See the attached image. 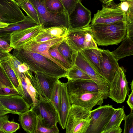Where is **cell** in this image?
<instances>
[{"mask_svg": "<svg viewBox=\"0 0 133 133\" xmlns=\"http://www.w3.org/2000/svg\"><path fill=\"white\" fill-rule=\"evenodd\" d=\"M75 65L84 72L96 83L99 91L104 94L106 98L108 97L110 83L97 71L80 52L77 53Z\"/></svg>", "mask_w": 133, "mask_h": 133, "instance_id": "10", "label": "cell"}, {"mask_svg": "<svg viewBox=\"0 0 133 133\" xmlns=\"http://www.w3.org/2000/svg\"><path fill=\"white\" fill-rule=\"evenodd\" d=\"M66 77L68 79H91L86 73L75 65L67 70Z\"/></svg>", "mask_w": 133, "mask_h": 133, "instance_id": "31", "label": "cell"}, {"mask_svg": "<svg viewBox=\"0 0 133 133\" xmlns=\"http://www.w3.org/2000/svg\"><path fill=\"white\" fill-rule=\"evenodd\" d=\"M0 49L3 52H9L13 48L7 42L0 38Z\"/></svg>", "mask_w": 133, "mask_h": 133, "instance_id": "45", "label": "cell"}, {"mask_svg": "<svg viewBox=\"0 0 133 133\" xmlns=\"http://www.w3.org/2000/svg\"><path fill=\"white\" fill-rule=\"evenodd\" d=\"M25 80L27 86L28 92L33 102V105L36 104L39 98V95L32 85L29 78L24 74Z\"/></svg>", "mask_w": 133, "mask_h": 133, "instance_id": "40", "label": "cell"}, {"mask_svg": "<svg viewBox=\"0 0 133 133\" xmlns=\"http://www.w3.org/2000/svg\"><path fill=\"white\" fill-rule=\"evenodd\" d=\"M125 115L123 107L115 108L109 120L104 127L103 131L113 127L120 126Z\"/></svg>", "mask_w": 133, "mask_h": 133, "instance_id": "27", "label": "cell"}, {"mask_svg": "<svg viewBox=\"0 0 133 133\" xmlns=\"http://www.w3.org/2000/svg\"><path fill=\"white\" fill-rule=\"evenodd\" d=\"M30 109L44 125L50 128L57 126L59 122L58 115L51 101L39 98L37 103L32 105Z\"/></svg>", "mask_w": 133, "mask_h": 133, "instance_id": "7", "label": "cell"}, {"mask_svg": "<svg viewBox=\"0 0 133 133\" xmlns=\"http://www.w3.org/2000/svg\"><path fill=\"white\" fill-rule=\"evenodd\" d=\"M70 95L72 104L82 107L90 111L96 105L101 106L106 98L100 91L90 92Z\"/></svg>", "mask_w": 133, "mask_h": 133, "instance_id": "13", "label": "cell"}, {"mask_svg": "<svg viewBox=\"0 0 133 133\" xmlns=\"http://www.w3.org/2000/svg\"><path fill=\"white\" fill-rule=\"evenodd\" d=\"M119 4L125 13L126 21H133V0L122 1Z\"/></svg>", "mask_w": 133, "mask_h": 133, "instance_id": "33", "label": "cell"}, {"mask_svg": "<svg viewBox=\"0 0 133 133\" xmlns=\"http://www.w3.org/2000/svg\"><path fill=\"white\" fill-rule=\"evenodd\" d=\"M65 37H57L46 42L38 43L31 40L25 43L20 47L44 56L55 63L62 68L67 71L59 62L53 58L49 52V50L50 47L54 44L62 41Z\"/></svg>", "mask_w": 133, "mask_h": 133, "instance_id": "15", "label": "cell"}, {"mask_svg": "<svg viewBox=\"0 0 133 133\" xmlns=\"http://www.w3.org/2000/svg\"><path fill=\"white\" fill-rule=\"evenodd\" d=\"M102 49L99 48H90L83 50L80 52L101 75L100 65L102 60Z\"/></svg>", "mask_w": 133, "mask_h": 133, "instance_id": "23", "label": "cell"}, {"mask_svg": "<svg viewBox=\"0 0 133 133\" xmlns=\"http://www.w3.org/2000/svg\"><path fill=\"white\" fill-rule=\"evenodd\" d=\"M44 3L46 8L50 12L68 16L60 0H44Z\"/></svg>", "mask_w": 133, "mask_h": 133, "instance_id": "29", "label": "cell"}, {"mask_svg": "<svg viewBox=\"0 0 133 133\" xmlns=\"http://www.w3.org/2000/svg\"><path fill=\"white\" fill-rule=\"evenodd\" d=\"M0 102L11 113L19 115L25 113L30 109L29 105L20 95L0 96Z\"/></svg>", "mask_w": 133, "mask_h": 133, "instance_id": "16", "label": "cell"}, {"mask_svg": "<svg viewBox=\"0 0 133 133\" xmlns=\"http://www.w3.org/2000/svg\"><path fill=\"white\" fill-rule=\"evenodd\" d=\"M119 0V1H131L133 0Z\"/></svg>", "mask_w": 133, "mask_h": 133, "instance_id": "57", "label": "cell"}, {"mask_svg": "<svg viewBox=\"0 0 133 133\" xmlns=\"http://www.w3.org/2000/svg\"><path fill=\"white\" fill-rule=\"evenodd\" d=\"M19 95L18 91L14 88L6 86L0 82V96Z\"/></svg>", "mask_w": 133, "mask_h": 133, "instance_id": "43", "label": "cell"}, {"mask_svg": "<svg viewBox=\"0 0 133 133\" xmlns=\"http://www.w3.org/2000/svg\"><path fill=\"white\" fill-rule=\"evenodd\" d=\"M90 111L84 107L72 104L67 116L66 133H86L90 124Z\"/></svg>", "mask_w": 133, "mask_h": 133, "instance_id": "3", "label": "cell"}, {"mask_svg": "<svg viewBox=\"0 0 133 133\" xmlns=\"http://www.w3.org/2000/svg\"><path fill=\"white\" fill-rule=\"evenodd\" d=\"M61 82L58 79L54 84L52 91L50 99L58 114L61 99Z\"/></svg>", "mask_w": 133, "mask_h": 133, "instance_id": "30", "label": "cell"}, {"mask_svg": "<svg viewBox=\"0 0 133 133\" xmlns=\"http://www.w3.org/2000/svg\"><path fill=\"white\" fill-rule=\"evenodd\" d=\"M133 110H131L130 113L125 115L124 120V133H133Z\"/></svg>", "mask_w": 133, "mask_h": 133, "instance_id": "41", "label": "cell"}, {"mask_svg": "<svg viewBox=\"0 0 133 133\" xmlns=\"http://www.w3.org/2000/svg\"><path fill=\"white\" fill-rule=\"evenodd\" d=\"M103 3V4H105L106 0H98Z\"/></svg>", "mask_w": 133, "mask_h": 133, "instance_id": "54", "label": "cell"}, {"mask_svg": "<svg viewBox=\"0 0 133 133\" xmlns=\"http://www.w3.org/2000/svg\"><path fill=\"white\" fill-rule=\"evenodd\" d=\"M10 53L9 52H3L0 51V59L8 57L10 55Z\"/></svg>", "mask_w": 133, "mask_h": 133, "instance_id": "52", "label": "cell"}, {"mask_svg": "<svg viewBox=\"0 0 133 133\" xmlns=\"http://www.w3.org/2000/svg\"><path fill=\"white\" fill-rule=\"evenodd\" d=\"M10 24L4 23L0 21V29L7 27Z\"/></svg>", "mask_w": 133, "mask_h": 133, "instance_id": "53", "label": "cell"}, {"mask_svg": "<svg viewBox=\"0 0 133 133\" xmlns=\"http://www.w3.org/2000/svg\"><path fill=\"white\" fill-rule=\"evenodd\" d=\"M7 57L0 59V66L6 74L14 88L18 91L19 95L22 96L21 84L19 83L14 72L9 64L7 59Z\"/></svg>", "mask_w": 133, "mask_h": 133, "instance_id": "25", "label": "cell"}, {"mask_svg": "<svg viewBox=\"0 0 133 133\" xmlns=\"http://www.w3.org/2000/svg\"><path fill=\"white\" fill-rule=\"evenodd\" d=\"M80 1H81L82 0H79Z\"/></svg>", "mask_w": 133, "mask_h": 133, "instance_id": "59", "label": "cell"}, {"mask_svg": "<svg viewBox=\"0 0 133 133\" xmlns=\"http://www.w3.org/2000/svg\"><path fill=\"white\" fill-rule=\"evenodd\" d=\"M122 130L120 126L113 127L103 131L101 133H121Z\"/></svg>", "mask_w": 133, "mask_h": 133, "instance_id": "48", "label": "cell"}, {"mask_svg": "<svg viewBox=\"0 0 133 133\" xmlns=\"http://www.w3.org/2000/svg\"><path fill=\"white\" fill-rule=\"evenodd\" d=\"M39 25L32 18L25 16L23 20L10 24L7 27L0 29V38L10 44V35L12 32L17 31L35 27Z\"/></svg>", "mask_w": 133, "mask_h": 133, "instance_id": "20", "label": "cell"}, {"mask_svg": "<svg viewBox=\"0 0 133 133\" xmlns=\"http://www.w3.org/2000/svg\"><path fill=\"white\" fill-rule=\"evenodd\" d=\"M102 60L100 65L101 75L110 83L119 68L118 61L108 50L102 49Z\"/></svg>", "mask_w": 133, "mask_h": 133, "instance_id": "17", "label": "cell"}, {"mask_svg": "<svg viewBox=\"0 0 133 133\" xmlns=\"http://www.w3.org/2000/svg\"><path fill=\"white\" fill-rule=\"evenodd\" d=\"M30 69L25 74L39 95V98L50 101L52 91L56 82L59 79L46 75Z\"/></svg>", "mask_w": 133, "mask_h": 133, "instance_id": "8", "label": "cell"}, {"mask_svg": "<svg viewBox=\"0 0 133 133\" xmlns=\"http://www.w3.org/2000/svg\"><path fill=\"white\" fill-rule=\"evenodd\" d=\"M65 9L69 16L74 9L79 0H60Z\"/></svg>", "mask_w": 133, "mask_h": 133, "instance_id": "42", "label": "cell"}, {"mask_svg": "<svg viewBox=\"0 0 133 133\" xmlns=\"http://www.w3.org/2000/svg\"><path fill=\"white\" fill-rule=\"evenodd\" d=\"M65 40L70 47L77 52L90 48L98 49L90 25L79 29H68Z\"/></svg>", "mask_w": 133, "mask_h": 133, "instance_id": "4", "label": "cell"}, {"mask_svg": "<svg viewBox=\"0 0 133 133\" xmlns=\"http://www.w3.org/2000/svg\"><path fill=\"white\" fill-rule=\"evenodd\" d=\"M10 113H11V112L7 109L4 108H0V116Z\"/></svg>", "mask_w": 133, "mask_h": 133, "instance_id": "51", "label": "cell"}, {"mask_svg": "<svg viewBox=\"0 0 133 133\" xmlns=\"http://www.w3.org/2000/svg\"><path fill=\"white\" fill-rule=\"evenodd\" d=\"M66 83L69 95L99 91L96 83L92 79H68Z\"/></svg>", "mask_w": 133, "mask_h": 133, "instance_id": "19", "label": "cell"}, {"mask_svg": "<svg viewBox=\"0 0 133 133\" xmlns=\"http://www.w3.org/2000/svg\"><path fill=\"white\" fill-rule=\"evenodd\" d=\"M0 133H2L0 131Z\"/></svg>", "mask_w": 133, "mask_h": 133, "instance_id": "58", "label": "cell"}, {"mask_svg": "<svg viewBox=\"0 0 133 133\" xmlns=\"http://www.w3.org/2000/svg\"><path fill=\"white\" fill-rule=\"evenodd\" d=\"M36 133H58L59 130L57 126L50 128L44 125L37 117Z\"/></svg>", "mask_w": 133, "mask_h": 133, "instance_id": "37", "label": "cell"}, {"mask_svg": "<svg viewBox=\"0 0 133 133\" xmlns=\"http://www.w3.org/2000/svg\"><path fill=\"white\" fill-rule=\"evenodd\" d=\"M94 38L98 45H117L126 35V21L109 24L90 25Z\"/></svg>", "mask_w": 133, "mask_h": 133, "instance_id": "2", "label": "cell"}, {"mask_svg": "<svg viewBox=\"0 0 133 133\" xmlns=\"http://www.w3.org/2000/svg\"><path fill=\"white\" fill-rule=\"evenodd\" d=\"M126 36L133 39V21H126Z\"/></svg>", "mask_w": 133, "mask_h": 133, "instance_id": "46", "label": "cell"}, {"mask_svg": "<svg viewBox=\"0 0 133 133\" xmlns=\"http://www.w3.org/2000/svg\"><path fill=\"white\" fill-rule=\"evenodd\" d=\"M42 29L40 25L14 31L10 35V45L15 49L32 39L38 34Z\"/></svg>", "mask_w": 133, "mask_h": 133, "instance_id": "18", "label": "cell"}, {"mask_svg": "<svg viewBox=\"0 0 133 133\" xmlns=\"http://www.w3.org/2000/svg\"><path fill=\"white\" fill-rule=\"evenodd\" d=\"M10 65L14 72L18 81L20 79L21 74L19 72L18 68L19 65L23 63L21 62L12 55L10 54L7 58Z\"/></svg>", "mask_w": 133, "mask_h": 133, "instance_id": "36", "label": "cell"}, {"mask_svg": "<svg viewBox=\"0 0 133 133\" xmlns=\"http://www.w3.org/2000/svg\"><path fill=\"white\" fill-rule=\"evenodd\" d=\"M37 10L40 25L43 29L56 26L69 28L68 15L52 13L46 8L44 0H29Z\"/></svg>", "mask_w": 133, "mask_h": 133, "instance_id": "5", "label": "cell"}, {"mask_svg": "<svg viewBox=\"0 0 133 133\" xmlns=\"http://www.w3.org/2000/svg\"><path fill=\"white\" fill-rule=\"evenodd\" d=\"M21 81L22 88V96L25 101L31 106L33 104L32 99L28 92L27 83L25 80L24 74L21 73L19 81Z\"/></svg>", "mask_w": 133, "mask_h": 133, "instance_id": "35", "label": "cell"}, {"mask_svg": "<svg viewBox=\"0 0 133 133\" xmlns=\"http://www.w3.org/2000/svg\"><path fill=\"white\" fill-rule=\"evenodd\" d=\"M57 38V37L47 33L42 28L37 35L31 40L38 43L46 42Z\"/></svg>", "mask_w": 133, "mask_h": 133, "instance_id": "39", "label": "cell"}, {"mask_svg": "<svg viewBox=\"0 0 133 133\" xmlns=\"http://www.w3.org/2000/svg\"><path fill=\"white\" fill-rule=\"evenodd\" d=\"M121 42L120 45L116 49L111 52L118 61L133 54V39L126 36Z\"/></svg>", "mask_w": 133, "mask_h": 133, "instance_id": "24", "label": "cell"}, {"mask_svg": "<svg viewBox=\"0 0 133 133\" xmlns=\"http://www.w3.org/2000/svg\"><path fill=\"white\" fill-rule=\"evenodd\" d=\"M126 72L123 67H119L110 83L108 97L117 103L124 101L130 90L126 77Z\"/></svg>", "mask_w": 133, "mask_h": 133, "instance_id": "9", "label": "cell"}, {"mask_svg": "<svg viewBox=\"0 0 133 133\" xmlns=\"http://www.w3.org/2000/svg\"><path fill=\"white\" fill-rule=\"evenodd\" d=\"M58 49L62 56L71 65H75L78 52L73 50L66 42L65 39L61 42Z\"/></svg>", "mask_w": 133, "mask_h": 133, "instance_id": "26", "label": "cell"}, {"mask_svg": "<svg viewBox=\"0 0 133 133\" xmlns=\"http://www.w3.org/2000/svg\"><path fill=\"white\" fill-rule=\"evenodd\" d=\"M18 69L19 72L20 74H25L29 70L30 68L26 64L23 63L19 65Z\"/></svg>", "mask_w": 133, "mask_h": 133, "instance_id": "49", "label": "cell"}, {"mask_svg": "<svg viewBox=\"0 0 133 133\" xmlns=\"http://www.w3.org/2000/svg\"><path fill=\"white\" fill-rule=\"evenodd\" d=\"M12 55L21 62L26 64L32 71L58 79L66 77L67 71L39 53L20 47L14 49Z\"/></svg>", "mask_w": 133, "mask_h": 133, "instance_id": "1", "label": "cell"}, {"mask_svg": "<svg viewBox=\"0 0 133 133\" xmlns=\"http://www.w3.org/2000/svg\"><path fill=\"white\" fill-rule=\"evenodd\" d=\"M120 21H126L125 13L119 4L112 1L103 5L101 9L94 14L90 24H109Z\"/></svg>", "mask_w": 133, "mask_h": 133, "instance_id": "6", "label": "cell"}, {"mask_svg": "<svg viewBox=\"0 0 133 133\" xmlns=\"http://www.w3.org/2000/svg\"><path fill=\"white\" fill-rule=\"evenodd\" d=\"M61 42L52 46L49 49V52L53 58L59 62L68 70L72 66L62 56L58 49Z\"/></svg>", "mask_w": 133, "mask_h": 133, "instance_id": "32", "label": "cell"}, {"mask_svg": "<svg viewBox=\"0 0 133 133\" xmlns=\"http://www.w3.org/2000/svg\"><path fill=\"white\" fill-rule=\"evenodd\" d=\"M91 12L81 1L78 2L72 12L69 16V29H81L90 25Z\"/></svg>", "mask_w": 133, "mask_h": 133, "instance_id": "14", "label": "cell"}, {"mask_svg": "<svg viewBox=\"0 0 133 133\" xmlns=\"http://www.w3.org/2000/svg\"><path fill=\"white\" fill-rule=\"evenodd\" d=\"M0 82L2 84L6 86L11 88H14L6 74L0 66Z\"/></svg>", "mask_w": 133, "mask_h": 133, "instance_id": "44", "label": "cell"}, {"mask_svg": "<svg viewBox=\"0 0 133 133\" xmlns=\"http://www.w3.org/2000/svg\"><path fill=\"white\" fill-rule=\"evenodd\" d=\"M0 108H5L3 105L1 104V103L0 102Z\"/></svg>", "mask_w": 133, "mask_h": 133, "instance_id": "56", "label": "cell"}, {"mask_svg": "<svg viewBox=\"0 0 133 133\" xmlns=\"http://www.w3.org/2000/svg\"><path fill=\"white\" fill-rule=\"evenodd\" d=\"M19 124L13 121L9 120L5 122L2 125L1 129L4 133H12L15 132L20 128Z\"/></svg>", "mask_w": 133, "mask_h": 133, "instance_id": "38", "label": "cell"}, {"mask_svg": "<svg viewBox=\"0 0 133 133\" xmlns=\"http://www.w3.org/2000/svg\"><path fill=\"white\" fill-rule=\"evenodd\" d=\"M72 105L66 83H61V99L58 115L59 124L63 129L65 124L69 112Z\"/></svg>", "mask_w": 133, "mask_h": 133, "instance_id": "21", "label": "cell"}, {"mask_svg": "<svg viewBox=\"0 0 133 133\" xmlns=\"http://www.w3.org/2000/svg\"><path fill=\"white\" fill-rule=\"evenodd\" d=\"M19 116V121L24 130L28 133H36L38 118L34 112L30 109Z\"/></svg>", "mask_w": 133, "mask_h": 133, "instance_id": "22", "label": "cell"}, {"mask_svg": "<svg viewBox=\"0 0 133 133\" xmlns=\"http://www.w3.org/2000/svg\"><path fill=\"white\" fill-rule=\"evenodd\" d=\"M114 0H106L105 4L108 3L109 2H110L111 1H113Z\"/></svg>", "mask_w": 133, "mask_h": 133, "instance_id": "55", "label": "cell"}, {"mask_svg": "<svg viewBox=\"0 0 133 133\" xmlns=\"http://www.w3.org/2000/svg\"><path fill=\"white\" fill-rule=\"evenodd\" d=\"M133 80L131 83V91L130 95H128V98L127 102L131 109V110H133Z\"/></svg>", "mask_w": 133, "mask_h": 133, "instance_id": "47", "label": "cell"}, {"mask_svg": "<svg viewBox=\"0 0 133 133\" xmlns=\"http://www.w3.org/2000/svg\"><path fill=\"white\" fill-rule=\"evenodd\" d=\"M25 16L15 0H0V21L8 24L24 19Z\"/></svg>", "mask_w": 133, "mask_h": 133, "instance_id": "12", "label": "cell"}, {"mask_svg": "<svg viewBox=\"0 0 133 133\" xmlns=\"http://www.w3.org/2000/svg\"><path fill=\"white\" fill-rule=\"evenodd\" d=\"M43 29L47 33L57 37H65L68 30V29L66 27L61 26H54Z\"/></svg>", "mask_w": 133, "mask_h": 133, "instance_id": "34", "label": "cell"}, {"mask_svg": "<svg viewBox=\"0 0 133 133\" xmlns=\"http://www.w3.org/2000/svg\"><path fill=\"white\" fill-rule=\"evenodd\" d=\"M20 8L39 25L40 21L38 12L33 5L29 0H17L16 1Z\"/></svg>", "mask_w": 133, "mask_h": 133, "instance_id": "28", "label": "cell"}, {"mask_svg": "<svg viewBox=\"0 0 133 133\" xmlns=\"http://www.w3.org/2000/svg\"><path fill=\"white\" fill-rule=\"evenodd\" d=\"M115 109L112 106L108 104L100 106L90 111V124L86 133H101Z\"/></svg>", "mask_w": 133, "mask_h": 133, "instance_id": "11", "label": "cell"}, {"mask_svg": "<svg viewBox=\"0 0 133 133\" xmlns=\"http://www.w3.org/2000/svg\"><path fill=\"white\" fill-rule=\"evenodd\" d=\"M8 120L9 116L7 114L0 116V131L2 133H4L1 129L2 125L5 122Z\"/></svg>", "mask_w": 133, "mask_h": 133, "instance_id": "50", "label": "cell"}]
</instances>
